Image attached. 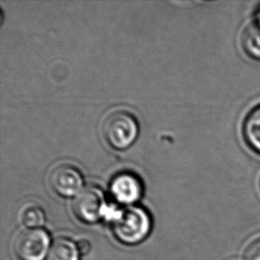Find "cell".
I'll return each mask as SVG.
<instances>
[{
  "mask_svg": "<svg viewBox=\"0 0 260 260\" xmlns=\"http://www.w3.org/2000/svg\"><path fill=\"white\" fill-rule=\"evenodd\" d=\"M20 218L28 229H39L45 224L46 214L39 205L29 203L21 208Z\"/></svg>",
  "mask_w": 260,
  "mask_h": 260,
  "instance_id": "obj_10",
  "label": "cell"
},
{
  "mask_svg": "<svg viewBox=\"0 0 260 260\" xmlns=\"http://www.w3.org/2000/svg\"><path fill=\"white\" fill-rule=\"evenodd\" d=\"M51 239L45 229H28L14 241V250L20 260H43L49 250Z\"/></svg>",
  "mask_w": 260,
  "mask_h": 260,
  "instance_id": "obj_3",
  "label": "cell"
},
{
  "mask_svg": "<svg viewBox=\"0 0 260 260\" xmlns=\"http://www.w3.org/2000/svg\"><path fill=\"white\" fill-rule=\"evenodd\" d=\"M49 184L54 193L61 197H71L81 190L84 179L80 171L71 164L54 166L49 174Z\"/></svg>",
  "mask_w": 260,
  "mask_h": 260,
  "instance_id": "obj_5",
  "label": "cell"
},
{
  "mask_svg": "<svg viewBox=\"0 0 260 260\" xmlns=\"http://www.w3.org/2000/svg\"><path fill=\"white\" fill-rule=\"evenodd\" d=\"M244 260H260V238L248 246L244 253Z\"/></svg>",
  "mask_w": 260,
  "mask_h": 260,
  "instance_id": "obj_11",
  "label": "cell"
},
{
  "mask_svg": "<svg viewBox=\"0 0 260 260\" xmlns=\"http://www.w3.org/2000/svg\"><path fill=\"white\" fill-rule=\"evenodd\" d=\"M242 46L249 56L260 60V9L243 29Z\"/></svg>",
  "mask_w": 260,
  "mask_h": 260,
  "instance_id": "obj_7",
  "label": "cell"
},
{
  "mask_svg": "<svg viewBox=\"0 0 260 260\" xmlns=\"http://www.w3.org/2000/svg\"><path fill=\"white\" fill-rule=\"evenodd\" d=\"M142 184L140 179L132 173H120L110 184V193L114 200L121 204H133L142 196Z\"/></svg>",
  "mask_w": 260,
  "mask_h": 260,
  "instance_id": "obj_6",
  "label": "cell"
},
{
  "mask_svg": "<svg viewBox=\"0 0 260 260\" xmlns=\"http://www.w3.org/2000/svg\"><path fill=\"white\" fill-rule=\"evenodd\" d=\"M104 193L96 186H87L75 197L72 210L82 222L92 224L99 221L105 213Z\"/></svg>",
  "mask_w": 260,
  "mask_h": 260,
  "instance_id": "obj_4",
  "label": "cell"
},
{
  "mask_svg": "<svg viewBox=\"0 0 260 260\" xmlns=\"http://www.w3.org/2000/svg\"><path fill=\"white\" fill-rule=\"evenodd\" d=\"M139 132L140 126L136 117L125 109L111 111L102 122V136L116 150L130 148L137 140Z\"/></svg>",
  "mask_w": 260,
  "mask_h": 260,
  "instance_id": "obj_2",
  "label": "cell"
},
{
  "mask_svg": "<svg viewBox=\"0 0 260 260\" xmlns=\"http://www.w3.org/2000/svg\"><path fill=\"white\" fill-rule=\"evenodd\" d=\"M78 250L81 254H87L91 250V244L86 240H82L78 244Z\"/></svg>",
  "mask_w": 260,
  "mask_h": 260,
  "instance_id": "obj_12",
  "label": "cell"
},
{
  "mask_svg": "<svg viewBox=\"0 0 260 260\" xmlns=\"http://www.w3.org/2000/svg\"><path fill=\"white\" fill-rule=\"evenodd\" d=\"M76 244L67 238L57 239L50 249L47 260H80Z\"/></svg>",
  "mask_w": 260,
  "mask_h": 260,
  "instance_id": "obj_9",
  "label": "cell"
},
{
  "mask_svg": "<svg viewBox=\"0 0 260 260\" xmlns=\"http://www.w3.org/2000/svg\"><path fill=\"white\" fill-rule=\"evenodd\" d=\"M111 222L114 236L120 243L126 245L141 243L151 231V218L148 211L137 206L116 211Z\"/></svg>",
  "mask_w": 260,
  "mask_h": 260,
  "instance_id": "obj_1",
  "label": "cell"
},
{
  "mask_svg": "<svg viewBox=\"0 0 260 260\" xmlns=\"http://www.w3.org/2000/svg\"><path fill=\"white\" fill-rule=\"evenodd\" d=\"M243 135L250 148L260 154V106L247 116L243 123Z\"/></svg>",
  "mask_w": 260,
  "mask_h": 260,
  "instance_id": "obj_8",
  "label": "cell"
}]
</instances>
